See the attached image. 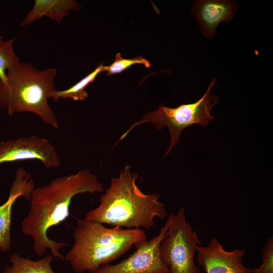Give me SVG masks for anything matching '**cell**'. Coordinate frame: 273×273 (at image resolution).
<instances>
[{
    "label": "cell",
    "mask_w": 273,
    "mask_h": 273,
    "mask_svg": "<svg viewBox=\"0 0 273 273\" xmlns=\"http://www.w3.org/2000/svg\"><path fill=\"white\" fill-rule=\"evenodd\" d=\"M81 6L74 0H35L32 9L28 12L20 27L27 26L38 19L46 16L60 23L70 11L80 10Z\"/></svg>",
    "instance_id": "obj_12"
},
{
    "label": "cell",
    "mask_w": 273,
    "mask_h": 273,
    "mask_svg": "<svg viewBox=\"0 0 273 273\" xmlns=\"http://www.w3.org/2000/svg\"><path fill=\"white\" fill-rule=\"evenodd\" d=\"M182 207L168 218L169 225L159 246L161 258L168 273H201L195 262L196 247L201 245L199 236L187 220Z\"/></svg>",
    "instance_id": "obj_6"
},
{
    "label": "cell",
    "mask_w": 273,
    "mask_h": 273,
    "mask_svg": "<svg viewBox=\"0 0 273 273\" xmlns=\"http://www.w3.org/2000/svg\"><path fill=\"white\" fill-rule=\"evenodd\" d=\"M169 225L167 218L159 234L136 244L129 256L116 264L102 266L93 273H168L159 252V246Z\"/></svg>",
    "instance_id": "obj_7"
},
{
    "label": "cell",
    "mask_w": 273,
    "mask_h": 273,
    "mask_svg": "<svg viewBox=\"0 0 273 273\" xmlns=\"http://www.w3.org/2000/svg\"><path fill=\"white\" fill-rule=\"evenodd\" d=\"M52 255L34 261L13 253L9 258L10 266H6L4 273H55L51 266Z\"/></svg>",
    "instance_id": "obj_13"
},
{
    "label": "cell",
    "mask_w": 273,
    "mask_h": 273,
    "mask_svg": "<svg viewBox=\"0 0 273 273\" xmlns=\"http://www.w3.org/2000/svg\"><path fill=\"white\" fill-rule=\"evenodd\" d=\"M197 261L206 273H250L243 264L244 249L225 250L215 237L205 246L196 247Z\"/></svg>",
    "instance_id": "obj_9"
},
{
    "label": "cell",
    "mask_w": 273,
    "mask_h": 273,
    "mask_svg": "<svg viewBox=\"0 0 273 273\" xmlns=\"http://www.w3.org/2000/svg\"><path fill=\"white\" fill-rule=\"evenodd\" d=\"M104 191L97 176L87 168L35 187L30 195L29 211L21 224L23 233L32 239L34 251L41 256L49 250L54 257L64 260L60 251L67 244L51 239L48 231L67 218L76 195Z\"/></svg>",
    "instance_id": "obj_1"
},
{
    "label": "cell",
    "mask_w": 273,
    "mask_h": 273,
    "mask_svg": "<svg viewBox=\"0 0 273 273\" xmlns=\"http://www.w3.org/2000/svg\"><path fill=\"white\" fill-rule=\"evenodd\" d=\"M27 160L39 161L48 168L61 165L57 150L46 138L33 135L0 143V164Z\"/></svg>",
    "instance_id": "obj_8"
},
{
    "label": "cell",
    "mask_w": 273,
    "mask_h": 273,
    "mask_svg": "<svg viewBox=\"0 0 273 273\" xmlns=\"http://www.w3.org/2000/svg\"><path fill=\"white\" fill-rule=\"evenodd\" d=\"M35 188L31 174L23 167L17 169L11 186L8 198L0 205V250L9 252L11 248V224L13 206L17 199L23 197L29 201L31 194Z\"/></svg>",
    "instance_id": "obj_10"
},
{
    "label": "cell",
    "mask_w": 273,
    "mask_h": 273,
    "mask_svg": "<svg viewBox=\"0 0 273 273\" xmlns=\"http://www.w3.org/2000/svg\"><path fill=\"white\" fill-rule=\"evenodd\" d=\"M216 80L215 78L211 80L205 94L195 103L181 104L174 108L161 106L158 109L146 113L121 136L119 141L139 124L151 122L159 130L167 126L171 138L169 146L165 154L167 155L177 143L185 128L194 124L206 126L215 118L210 113L212 107L218 104L219 100L211 90Z\"/></svg>",
    "instance_id": "obj_5"
},
{
    "label": "cell",
    "mask_w": 273,
    "mask_h": 273,
    "mask_svg": "<svg viewBox=\"0 0 273 273\" xmlns=\"http://www.w3.org/2000/svg\"><path fill=\"white\" fill-rule=\"evenodd\" d=\"M138 175L126 165L117 177L111 179L109 187L101 196L99 205L85 217L91 221L124 229H151L155 219L168 217L165 204L158 193L147 194L138 187Z\"/></svg>",
    "instance_id": "obj_2"
},
{
    "label": "cell",
    "mask_w": 273,
    "mask_h": 273,
    "mask_svg": "<svg viewBox=\"0 0 273 273\" xmlns=\"http://www.w3.org/2000/svg\"><path fill=\"white\" fill-rule=\"evenodd\" d=\"M107 66L101 63L92 72L69 88L62 90H56L51 95L50 98L55 102L60 100L71 99L74 101H84L88 97V93L85 88L93 82L101 72L106 71Z\"/></svg>",
    "instance_id": "obj_14"
},
{
    "label": "cell",
    "mask_w": 273,
    "mask_h": 273,
    "mask_svg": "<svg viewBox=\"0 0 273 273\" xmlns=\"http://www.w3.org/2000/svg\"><path fill=\"white\" fill-rule=\"evenodd\" d=\"M237 7L236 2L230 0H197L194 1L191 12L202 35L209 39L215 36L220 23H228L232 20Z\"/></svg>",
    "instance_id": "obj_11"
},
{
    "label": "cell",
    "mask_w": 273,
    "mask_h": 273,
    "mask_svg": "<svg viewBox=\"0 0 273 273\" xmlns=\"http://www.w3.org/2000/svg\"><path fill=\"white\" fill-rule=\"evenodd\" d=\"M57 73L56 68L39 70L31 63L18 60L7 70L5 81H0V108L9 116L32 113L44 124L58 128L57 117L48 102L56 90Z\"/></svg>",
    "instance_id": "obj_4"
},
{
    "label": "cell",
    "mask_w": 273,
    "mask_h": 273,
    "mask_svg": "<svg viewBox=\"0 0 273 273\" xmlns=\"http://www.w3.org/2000/svg\"><path fill=\"white\" fill-rule=\"evenodd\" d=\"M143 64L147 68L150 66V63L141 56L132 59L123 58L120 53L115 55L114 61L109 66H107V75H110L119 73L134 64Z\"/></svg>",
    "instance_id": "obj_16"
},
{
    "label": "cell",
    "mask_w": 273,
    "mask_h": 273,
    "mask_svg": "<svg viewBox=\"0 0 273 273\" xmlns=\"http://www.w3.org/2000/svg\"><path fill=\"white\" fill-rule=\"evenodd\" d=\"M262 263L259 267L250 269V273H273V238L264 244L262 251Z\"/></svg>",
    "instance_id": "obj_17"
},
{
    "label": "cell",
    "mask_w": 273,
    "mask_h": 273,
    "mask_svg": "<svg viewBox=\"0 0 273 273\" xmlns=\"http://www.w3.org/2000/svg\"><path fill=\"white\" fill-rule=\"evenodd\" d=\"M3 38V36H0V81H5L7 70L19 60L14 50L15 39L6 41Z\"/></svg>",
    "instance_id": "obj_15"
},
{
    "label": "cell",
    "mask_w": 273,
    "mask_h": 273,
    "mask_svg": "<svg viewBox=\"0 0 273 273\" xmlns=\"http://www.w3.org/2000/svg\"><path fill=\"white\" fill-rule=\"evenodd\" d=\"M73 237L74 243L64 257L76 273H93L147 240L142 229L108 228L85 217L78 220Z\"/></svg>",
    "instance_id": "obj_3"
}]
</instances>
